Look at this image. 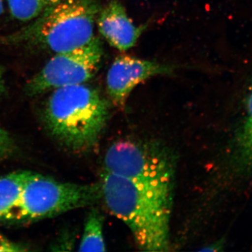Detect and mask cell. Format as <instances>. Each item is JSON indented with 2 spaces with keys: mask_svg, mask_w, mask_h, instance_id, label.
<instances>
[{
  "mask_svg": "<svg viewBox=\"0 0 252 252\" xmlns=\"http://www.w3.org/2000/svg\"><path fill=\"white\" fill-rule=\"evenodd\" d=\"M4 90V78H3L2 71H1V68H0V95L2 94Z\"/></svg>",
  "mask_w": 252,
  "mask_h": 252,
  "instance_id": "16",
  "label": "cell"
},
{
  "mask_svg": "<svg viewBox=\"0 0 252 252\" xmlns=\"http://www.w3.org/2000/svg\"><path fill=\"white\" fill-rule=\"evenodd\" d=\"M109 104L98 91L85 84L53 91L44 111L51 135L73 152L94 149L109 122Z\"/></svg>",
  "mask_w": 252,
  "mask_h": 252,
  "instance_id": "2",
  "label": "cell"
},
{
  "mask_svg": "<svg viewBox=\"0 0 252 252\" xmlns=\"http://www.w3.org/2000/svg\"><path fill=\"white\" fill-rule=\"evenodd\" d=\"M102 197L130 230L140 250L168 252L175 182L127 178L104 172Z\"/></svg>",
  "mask_w": 252,
  "mask_h": 252,
  "instance_id": "1",
  "label": "cell"
},
{
  "mask_svg": "<svg viewBox=\"0 0 252 252\" xmlns=\"http://www.w3.org/2000/svg\"><path fill=\"white\" fill-rule=\"evenodd\" d=\"M32 172L20 170L0 178V220H6L17 205Z\"/></svg>",
  "mask_w": 252,
  "mask_h": 252,
  "instance_id": "9",
  "label": "cell"
},
{
  "mask_svg": "<svg viewBox=\"0 0 252 252\" xmlns=\"http://www.w3.org/2000/svg\"><path fill=\"white\" fill-rule=\"evenodd\" d=\"M100 9L97 0H60L7 40L54 54L77 49L95 36L94 23Z\"/></svg>",
  "mask_w": 252,
  "mask_h": 252,
  "instance_id": "3",
  "label": "cell"
},
{
  "mask_svg": "<svg viewBox=\"0 0 252 252\" xmlns=\"http://www.w3.org/2000/svg\"><path fill=\"white\" fill-rule=\"evenodd\" d=\"M105 172L152 181L175 182L176 162L167 147L154 142L121 140L107 149Z\"/></svg>",
  "mask_w": 252,
  "mask_h": 252,
  "instance_id": "5",
  "label": "cell"
},
{
  "mask_svg": "<svg viewBox=\"0 0 252 252\" xmlns=\"http://www.w3.org/2000/svg\"><path fill=\"white\" fill-rule=\"evenodd\" d=\"M104 216L98 209L92 208L86 217L79 252H105Z\"/></svg>",
  "mask_w": 252,
  "mask_h": 252,
  "instance_id": "10",
  "label": "cell"
},
{
  "mask_svg": "<svg viewBox=\"0 0 252 252\" xmlns=\"http://www.w3.org/2000/svg\"><path fill=\"white\" fill-rule=\"evenodd\" d=\"M102 56V44L96 36L86 45L55 54L28 81L26 91L30 95H36L64 86L85 84L98 70Z\"/></svg>",
  "mask_w": 252,
  "mask_h": 252,
  "instance_id": "6",
  "label": "cell"
},
{
  "mask_svg": "<svg viewBox=\"0 0 252 252\" xmlns=\"http://www.w3.org/2000/svg\"><path fill=\"white\" fill-rule=\"evenodd\" d=\"M4 5H3L2 0H0V15L2 13L3 9H4Z\"/></svg>",
  "mask_w": 252,
  "mask_h": 252,
  "instance_id": "17",
  "label": "cell"
},
{
  "mask_svg": "<svg viewBox=\"0 0 252 252\" xmlns=\"http://www.w3.org/2000/svg\"><path fill=\"white\" fill-rule=\"evenodd\" d=\"M23 245L13 243L3 235H0V252H16L26 251Z\"/></svg>",
  "mask_w": 252,
  "mask_h": 252,
  "instance_id": "14",
  "label": "cell"
},
{
  "mask_svg": "<svg viewBox=\"0 0 252 252\" xmlns=\"http://www.w3.org/2000/svg\"><path fill=\"white\" fill-rule=\"evenodd\" d=\"M242 140L247 155L252 160V85L247 99L246 120L244 124Z\"/></svg>",
  "mask_w": 252,
  "mask_h": 252,
  "instance_id": "12",
  "label": "cell"
},
{
  "mask_svg": "<svg viewBox=\"0 0 252 252\" xmlns=\"http://www.w3.org/2000/svg\"><path fill=\"white\" fill-rule=\"evenodd\" d=\"M175 67L122 55L113 61L106 78L107 93L116 105L123 106L136 86L158 75L170 74Z\"/></svg>",
  "mask_w": 252,
  "mask_h": 252,
  "instance_id": "7",
  "label": "cell"
},
{
  "mask_svg": "<svg viewBox=\"0 0 252 252\" xmlns=\"http://www.w3.org/2000/svg\"><path fill=\"white\" fill-rule=\"evenodd\" d=\"M223 247V243L221 242L219 243L212 244L211 245H209L207 248L203 249L201 251H220V248Z\"/></svg>",
  "mask_w": 252,
  "mask_h": 252,
  "instance_id": "15",
  "label": "cell"
},
{
  "mask_svg": "<svg viewBox=\"0 0 252 252\" xmlns=\"http://www.w3.org/2000/svg\"><path fill=\"white\" fill-rule=\"evenodd\" d=\"M60 0H7L13 18L23 22L34 21Z\"/></svg>",
  "mask_w": 252,
  "mask_h": 252,
  "instance_id": "11",
  "label": "cell"
},
{
  "mask_svg": "<svg viewBox=\"0 0 252 252\" xmlns=\"http://www.w3.org/2000/svg\"><path fill=\"white\" fill-rule=\"evenodd\" d=\"M96 23L101 35L121 51L133 47L143 30L134 24L120 0H110L99 10Z\"/></svg>",
  "mask_w": 252,
  "mask_h": 252,
  "instance_id": "8",
  "label": "cell"
},
{
  "mask_svg": "<svg viewBox=\"0 0 252 252\" xmlns=\"http://www.w3.org/2000/svg\"><path fill=\"white\" fill-rule=\"evenodd\" d=\"M100 198V184L78 185L58 182L32 172L19 201L6 220L23 221L57 216L91 206Z\"/></svg>",
  "mask_w": 252,
  "mask_h": 252,
  "instance_id": "4",
  "label": "cell"
},
{
  "mask_svg": "<svg viewBox=\"0 0 252 252\" xmlns=\"http://www.w3.org/2000/svg\"><path fill=\"white\" fill-rule=\"evenodd\" d=\"M14 141L6 131L0 127V160L14 152Z\"/></svg>",
  "mask_w": 252,
  "mask_h": 252,
  "instance_id": "13",
  "label": "cell"
}]
</instances>
